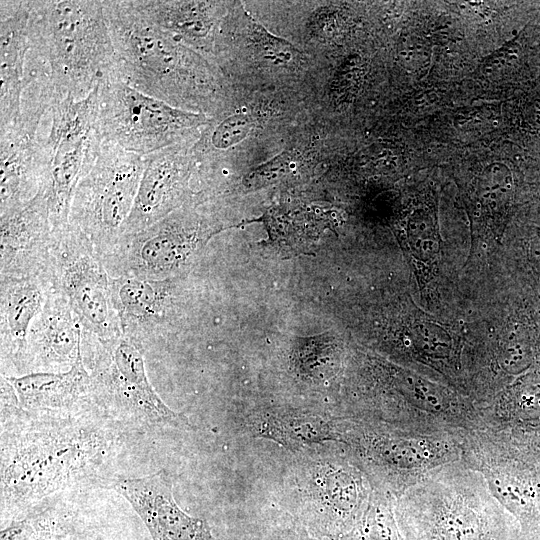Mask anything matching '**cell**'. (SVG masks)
Segmentation results:
<instances>
[{
    "instance_id": "cell-24",
    "label": "cell",
    "mask_w": 540,
    "mask_h": 540,
    "mask_svg": "<svg viewBox=\"0 0 540 540\" xmlns=\"http://www.w3.org/2000/svg\"><path fill=\"white\" fill-rule=\"evenodd\" d=\"M41 502L3 528L0 540H63L76 532L74 513L58 498Z\"/></svg>"
},
{
    "instance_id": "cell-15",
    "label": "cell",
    "mask_w": 540,
    "mask_h": 540,
    "mask_svg": "<svg viewBox=\"0 0 540 540\" xmlns=\"http://www.w3.org/2000/svg\"><path fill=\"white\" fill-rule=\"evenodd\" d=\"M191 160L185 144L145 156V166L123 235L141 231L179 209L184 202Z\"/></svg>"
},
{
    "instance_id": "cell-6",
    "label": "cell",
    "mask_w": 540,
    "mask_h": 540,
    "mask_svg": "<svg viewBox=\"0 0 540 540\" xmlns=\"http://www.w3.org/2000/svg\"><path fill=\"white\" fill-rule=\"evenodd\" d=\"M341 444L372 487L394 499L433 471L461 459V442L454 438L349 417Z\"/></svg>"
},
{
    "instance_id": "cell-19",
    "label": "cell",
    "mask_w": 540,
    "mask_h": 540,
    "mask_svg": "<svg viewBox=\"0 0 540 540\" xmlns=\"http://www.w3.org/2000/svg\"><path fill=\"white\" fill-rule=\"evenodd\" d=\"M176 279L150 280L129 275L110 278L124 336L144 349L157 339L167 327Z\"/></svg>"
},
{
    "instance_id": "cell-14",
    "label": "cell",
    "mask_w": 540,
    "mask_h": 540,
    "mask_svg": "<svg viewBox=\"0 0 540 540\" xmlns=\"http://www.w3.org/2000/svg\"><path fill=\"white\" fill-rule=\"evenodd\" d=\"M55 234L44 185L25 206L0 215V276H19L50 269Z\"/></svg>"
},
{
    "instance_id": "cell-18",
    "label": "cell",
    "mask_w": 540,
    "mask_h": 540,
    "mask_svg": "<svg viewBox=\"0 0 540 540\" xmlns=\"http://www.w3.org/2000/svg\"><path fill=\"white\" fill-rule=\"evenodd\" d=\"M47 180L38 132L19 123L0 127V215L29 203Z\"/></svg>"
},
{
    "instance_id": "cell-1",
    "label": "cell",
    "mask_w": 540,
    "mask_h": 540,
    "mask_svg": "<svg viewBox=\"0 0 540 540\" xmlns=\"http://www.w3.org/2000/svg\"><path fill=\"white\" fill-rule=\"evenodd\" d=\"M87 413L21 407L1 420L2 519L15 520L52 495L105 478L100 471L114 450L115 434Z\"/></svg>"
},
{
    "instance_id": "cell-20",
    "label": "cell",
    "mask_w": 540,
    "mask_h": 540,
    "mask_svg": "<svg viewBox=\"0 0 540 540\" xmlns=\"http://www.w3.org/2000/svg\"><path fill=\"white\" fill-rule=\"evenodd\" d=\"M29 15L30 0L0 1V127L20 120Z\"/></svg>"
},
{
    "instance_id": "cell-25",
    "label": "cell",
    "mask_w": 540,
    "mask_h": 540,
    "mask_svg": "<svg viewBox=\"0 0 540 540\" xmlns=\"http://www.w3.org/2000/svg\"><path fill=\"white\" fill-rule=\"evenodd\" d=\"M338 540H405L395 514V499L373 488L361 518Z\"/></svg>"
},
{
    "instance_id": "cell-11",
    "label": "cell",
    "mask_w": 540,
    "mask_h": 540,
    "mask_svg": "<svg viewBox=\"0 0 540 540\" xmlns=\"http://www.w3.org/2000/svg\"><path fill=\"white\" fill-rule=\"evenodd\" d=\"M84 364L92 375L93 406L109 420L140 430L190 428L189 420L172 410L151 385L144 348L133 340L123 335Z\"/></svg>"
},
{
    "instance_id": "cell-2",
    "label": "cell",
    "mask_w": 540,
    "mask_h": 540,
    "mask_svg": "<svg viewBox=\"0 0 540 540\" xmlns=\"http://www.w3.org/2000/svg\"><path fill=\"white\" fill-rule=\"evenodd\" d=\"M405 540H520L515 518L483 477L461 459L409 487L395 499Z\"/></svg>"
},
{
    "instance_id": "cell-23",
    "label": "cell",
    "mask_w": 540,
    "mask_h": 540,
    "mask_svg": "<svg viewBox=\"0 0 540 540\" xmlns=\"http://www.w3.org/2000/svg\"><path fill=\"white\" fill-rule=\"evenodd\" d=\"M248 426L254 437L300 452L325 443H341L344 417L307 409H268L252 413Z\"/></svg>"
},
{
    "instance_id": "cell-31",
    "label": "cell",
    "mask_w": 540,
    "mask_h": 540,
    "mask_svg": "<svg viewBox=\"0 0 540 540\" xmlns=\"http://www.w3.org/2000/svg\"><path fill=\"white\" fill-rule=\"evenodd\" d=\"M520 540H526V539H525V538H523V537L521 536V539H520Z\"/></svg>"
},
{
    "instance_id": "cell-8",
    "label": "cell",
    "mask_w": 540,
    "mask_h": 540,
    "mask_svg": "<svg viewBox=\"0 0 540 540\" xmlns=\"http://www.w3.org/2000/svg\"><path fill=\"white\" fill-rule=\"evenodd\" d=\"M97 96L104 141L142 156L186 144L211 121L206 114L174 107L136 90L113 71L98 83Z\"/></svg>"
},
{
    "instance_id": "cell-30",
    "label": "cell",
    "mask_w": 540,
    "mask_h": 540,
    "mask_svg": "<svg viewBox=\"0 0 540 540\" xmlns=\"http://www.w3.org/2000/svg\"><path fill=\"white\" fill-rule=\"evenodd\" d=\"M276 540H320L309 533L304 529L297 527L295 529L285 530Z\"/></svg>"
},
{
    "instance_id": "cell-5",
    "label": "cell",
    "mask_w": 540,
    "mask_h": 540,
    "mask_svg": "<svg viewBox=\"0 0 540 540\" xmlns=\"http://www.w3.org/2000/svg\"><path fill=\"white\" fill-rule=\"evenodd\" d=\"M298 453L287 477L291 513L311 536L338 540L361 518L373 487L345 449L325 443Z\"/></svg>"
},
{
    "instance_id": "cell-9",
    "label": "cell",
    "mask_w": 540,
    "mask_h": 540,
    "mask_svg": "<svg viewBox=\"0 0 540 540\" xmlns=\"http://www.w3.org/2000/svg\"><path fill=\"white\" fill-rule=\"evenodd\" d=\"M40 126L39 141L47 164L44 183L54 228L68 224L79 181L91 170L104 138L98 115L97 86L85 98L58 96Z\"/></svg>"
},
{
    "instance_id": "cell-27",
    "label": "cell",
    "mask_w": 540,
    "mask_h": 540,
    "mask_svg": "<svg viewBox=\"0 0 540 540\" xmlns=\"http://www.w3.org/2000/svg\"><path fill=\"white\" fill-rule=\"evenodd\" d=\"M254 120L246 113H235L217 123L209 134V145L219 151L228 150L242 142L251 132Z\"/></svg>"
},
{
    "instance_id": "cell-10",
    "label": "cell",
    "mask_w": 540,
    "mask_h": 540,
    "mask_svg": "<svg viewBox=\"0 0 540 540\" xmlns=\"http://www.w3.org/2000/svg\"><path fill=\"white\" fill-rule=\"evenodd\" d=\"M144 166L145 156L104 141L96 162L74 191L68 224L89 239L102 260L122 237Z\"/></svg>"
},
{
    "instance_id": "cell-7",
    "label": "cell",
    "mask_w": 540,
    "mask_h": 540,
    "mask_svg": "<svg viewBox=\"0 0 540 540\" xmlns=\"http://www.w3.org/2000/svg\"><path fill=\"white\" fill-rule=\"evenodd\" d=\"M50 266L82 329L83 361L113 347L123 333L111 277L89 239L69 224L55 228Z\"/></svg>"
},
{
    "instance_id": "cell-16",
    "label": "cell",
    "mask_w": 540,
    "mask_h": 540,
    "mask_svg": "<svg viewBox=\"0 0 540 540\" xmlns=\"http://www.w3.org/2000/svg\"><path fill=\"white\" fill-rule=\"evenodd\" d=\"M55 287L49 270L19 276H0V340L2 364L25 370L30 327Z\"/></svg>"
},
{
    "instance_id": "cell-22",
    "label": "cell",
    "mask_w": 540,
    "mask_h": 540,
    "mask_svg": "<svg viewBox=\"0 0 540 540\" xmlns=\"http://www.w3.org/2000/svg\"><path fill=\"white\" fill-rule=\"evenodd\" d=\"M142 17L187 47L210 53L226 12L216 1L129 0Z\"/></svg>"
},
{
    "instance_id": "cell-12",
    "label": "cell",
    "mask_w": 540,
    "mask_h": 540,
    "mask_svg": "<svg viewBox=\"0 0 540 540\" xmlns=\"http://www.w3.org/2000/svg\"><path fill=\"white\" fill-rule=\"evenodd\" d=\"M220 230L206 218L181 208L141 231L123 235L103 263L111 277L177 278Z\"/></svg>"
},
{
    "instance_id": "cell-17",
    "label": "cell",
    "mask_w": 540,
    "mask_h": 540,
    "mask_svg": "<svg viewBox=\"0 0 540 540\" xmlns=\"http://www.w3.org/2000/svg\"><path fill=\"white\" fill-rule=\"evenodd\" d=\"M82 329L67 299L56 287L32 323L24 372H60L81 354Z\"/></svg>"
},
{
    "instance_id": "cell-28",
    "label": "cell",
    "mask_w": 540,
    "mask_h": 540,
    "mask_svg": "<svg viewBox=\"0 0 540 540\" xmlns=\"http://www.w3.org/2000/svg\"><path fill=\"white\" fill-rule=\"evenodd\" d=\"M293 150H285L268 161L253 168L243 179L249 188L263 187L284 177L295 163Z\"/></svg>"
},
{
    "instance_id": "cell-29",
    "label": "cell",
    "mask_w": 540,
    "mask_h": 540,
    "mask_svg": "<svg viewBox=\"0 0 540 540\" xmlns=\"http://www.w3.org/2000/svg\"><path fill=\"white\" fill-rule=\"evenodd\" d=\"M253 28L256 45L265 58L285 65L300 61V51L291 43L268 33L260 24H255Z\"/></svg>"
},
{
    "instance_id": "cell-21",
    "label": "cell",
    "mask_w": 540,
    "mask_h": 540,
    "mask_svg": "<svg viewBox=\"0 0 540 540\" xmlns=\"http://www.w3.org/2000/svg\"><path fill=\"white\" fill-rule=\"evenodd\" d=\"M6 377L25 410L68 413L94 407L92 375L84 364L82 352L74 365L64 372H33Z\"/></svg>"
},
{
    "instance_id": "cell-13",
    "label": "cell",
    "mask_w": 540,
    "mask_h": 540,
    "mask_svg": "<svg viewBox=\"0 0 540 540\" xmlns=\"http://www.w3.org/2000/svg\"><path fill=\"white\" fill-rule=\"evenodd\" d=\"M98 485L130 503L152 540H217L205 520L190 516L178 506L172 480L164 471L136 478L105 477Z\"/></svg>"
},
{
    "instance_id": "cell-26",
    "label": "cell",
    "mask_w": 540,
    "mask_h": 540,
    "mask_svg": "<svg viewBox=\"0 0 540 540\" xmlns=\"http://www.w3.org/2000/svg\"><path fill=\"white\" fill-rule=\"evenodd\" d=\"M337 364L333 346L325 341H311L298 345L291 355L292 368L297 374L313 382L329 379Z\"/></svg>"
},
{
    "instance_id": "cell-4",
    "label": "cell",
    "mask_w": 540,
    "mask_h": 540,
    "mask_svg": "<svg viewBox=\"0 0 540 540\" xmlns=\"http://www.w3.org/2000/svg\"><path fill=\"white\" fill-rule=\"evenodd\" d=\"M28 29L61 97H87L114 69L102 0H30Z\"/></svg>"
},
{
    "instance_id": "cell-3",
    "label": "cell",
    "mask_w": 540,
    "mask_h": 540,
    "mask_svg": "<svg viewBox=\"0 0 540 540\" xmlns=\"http://www.w3.org/2000/svg\"><path fill=\"white\" fill-rule=\"evenodd\" d=\"M115 65L112 70L136 90L174 107L192 104L213 92L215 78L197 54L169 32L149 22L128 0H102Z\"/></svg>"
}]
</instances>
